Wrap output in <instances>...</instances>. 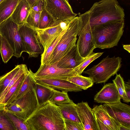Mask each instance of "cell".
<instances>
[{
  "label": "cell",
  "instance_id": "8d00e7d4",
  "mask_svg": "<svg viewBox=\"0 0 130 130\" xmlns=\"http://www.w3.org/2000/svg\"><path fill=\"white\" fill-rule=\"evenodd\" d=\"M31 10L41 12L45 8L44 0H27Z\"/></svg>",
  "mask_w": 130,
  "mask_h": 130
},
{
  "label": "cell",
  "instance_id": "7bdbcfd3",
  "mask_svg": "<svg viewBox=\"0 0 130 130\" xmlns=\"http://www.w3.org/2000/svg\"><path fill=\"white\" fill-rule=\"evenodd\" d=\"M2 40V35L0 33V49L1 48Z\"/></svg>",
  "mask_w": 130,
  "mask_h": 130
},
{
  "label": "cell",
  "instance_id": "6da1fadb",
  "mask_svg": "<svg viewBox=\"0 0 130 130\" xmlns=\"http://www.w3.org/2000/svg\"><path fill=\"white\" fill-rule=\"evenodd\" d=\"M24 122L29 130H66L59 108L49 101L39 106Z\"/></svg>",
  "mask_w": 130,
  "mask_h": 130
},
{
  "label": "cell",
  "instance_id": "f1b7e54d",
  "mask_svg": "<svg viewBox=\"0 0 130 130\" xmlns=\"http://www.w3.org/2000/svg\"><path fill=\"white\" fill-rule=\"evenodd\" d=\"M103 53V52L95 53L93 52L85 58L79 65L73 69L75 76L81 75L84 70L90 63L100 57Z\"/></svg>",
  "mask_w": 130,
  "mask_h": 130
},
{
  "label": "cell",
  "instance_id": "8fae6325",
  "mask_svg": "<svg viewBox=\"0 0 130 130\" xmlns=\"http://www.w3.org/2000/svg\"><path fill=\"white\" fill-rule=\"evenodd\" d=\"M73 19L64 21L58 20L52 26L44 29H35L44 51L47 49L52 42L60 33L67 29Z\"/></svg>",
  "mask_w": 130,
  "mask_h": 130
},
{
  "label": "cell",
  "instance_id": "603a6c76",
  "mask_svg": "<svg viewBox=\"0 0 130 130\" xmlns=\"http://www.w3.org/2000/svg\"><path fill=\"white\" fill-rule=\"evenodd\" d=\"M19 0H4L0 4V25L11 17Z\"/></svg>",
  "mask_w": 130,
  "mask_h": 130
},
{
  "label": "cell",
  "instance_id": "9c48e42d",
  "mask_svg": "<svg viewBox=\"0 0 130 130\" xmlns=\"http://www.w3.org/2000/svg\"><path fill=\"white\" fill-rule=\"evenodd\" d=\"M18 32L25 44L29 58L37 57L42 54L44 49L35 29L25 24L19 26Z\"/></svg>",
  "mask_w": 130,
  "mask_h": 130
},
{
  "label": "cell",
  "instance_id": "d590c367",
  "mask_svg": "<svg viewBox=\"0 0 130 130\" xmlns=\"http://www.w3.org/2000/svg\"><path fill=\"white\" fill-rule=\"evenodd\" d=\"M5 113L12 122L16 130H29L24 121L6 111Z\"/></svg>",
  "mask_w": 130,
  "mask_h": 130
},
{
  "label": "cell",
  "instance_id": "44dd1931",
  "mask_svg": "<svg viewBox=\"0 0 130 130\" xmlns=\"http://www.w3.org/2000/svg\"><path fill=\"white\" fill-rule=\"evenodd\" d=\"M76 104L73 101L71 103L57 105L64 119L79 123L81 122L77 111Z\"/></svg>",
  "mask_w": 130,
  "mask_h": 130
},
{
  "label": "cell",
  "instance_id": "5bb4252c",
  "mask_svg": "<svg viewBox=\"0 0 130 130\" xmlns=\"http://www.w3.org/2000/svg\"><path fill=\"white\" fill-rule=\"evenodd\" d=\"M76 108L85 130H99L92 109L87 103L82 102L78 103L76 104Z\"/></svg>",
  "mask_w": 130,
  "mask_h": 130
},
{
  "label": "cell",
  "instance_id": "277c9868",
  "mask_svg": "<svg viewBox=\"0 0 130 130\" xmlns=\"http://www.w3.org/2000/svg\"><path fill=\"white\" fill-rule=\"evenodd\" d=\"M79 24L78 17L72 20L46 64L55 65L76 45Z\"/></svg>",
  "mask_w": 130,
  "mask_h": 130
},
{
  "label": "cell",
  "instance_id": "ac0fdd59",
  "mask_svg": "<svg viewBox=\"0 0 130 130\" xmlns=\"http://www.w3.org/2000/svg\"><path fill=\"white\" fill-rule=\"evenodd\" d=\"M31 11L27 0H19L11 18L12 21L18 26L23 25L26 22Z\"/></svg>",
  "mask_w": 130,
  "mask_h": 130
},
{
  "label": "cell",
  "instance_id": "d4e9b609",
  "mask_svg": "<svg viewBox=\"0 0 130 130\" xmlns=\"http://www.w3.org/2000/svg\"><path fill=\"white\" fill-rule=\"evenodd\" d=\"M66 80L78 86L84 90H87L92 87L94 84L89 77L84 76L81 75H78L70 77Z\"/></svg>",
  "mask_w": 130,
  "mask_h": 130
},
{
  "label": "cell",
  "instance_id": "5b68a950",
  "mask_svg": "<svg viewBox=\"0 0 130 130\" xmlns=\"http://www.w3.org/2000/svg\"><path fill=\"white\" fill-rule=\"evenodd\" d=\"M121 62L122 59L119 57L110 58L108 56L98 64L83 73L88 74L94 83H105L119 71Z\"/></svg>",
  "mask_w": 130,
  "mask_h": 130
},
{
  "label": "cell",
  "instance_id": "52a82bcc",
  "mask_svg": "<svg viewBox=\"0 0 130 130\" xmlns=\"http://www.w3.org/2000/svg\"><path fill=\"white\" fill-rule=\"evenodd\" d=\"M79 28L77 36L78 37L76 45L80 56L85 59L93 52L95 48L92 36L89 22L88 10L79 14Z\"/></svg>",
  "mask_w": 130,
  "mask_h": 130
},
{
  "label": "cell",
  "instance_id": "2e32d148",
  "mask_svg": "<svg viewBox=\"0 0 130 130\" xmlns=\"http://www.w3.org/2000/svg\"><path fill=\"white\" fill-rule=\"evenodd\" d=\"M35 78L37 83L54 90H61L67 92H77L82 90V89L78 86L66 80Z\"/></svg>",
  "mask_w": 130,
  "mask_h": 130
},
{
  "label": "cell",
  "instance_id": "7c38bea8",
  "mask_svg": "<svg viewBox=\"0 0 130 130\" xmlns=\"http://www.w3.org/2000/svg\"><path fill=\"white\" fill-rule=\"evenodd\" d=\"M35 78L39 79H58L66 80L75 75L73 69H65L56 65L45 64L41 65L37 71L34 73Z\"/></svg>",
  "mask_w": 130,
  "mask_h": 130
},
{
  "label": "cell",
  "instance_id": "ba28073f",
  "mask_svg": "<svg viewBox=\"0 0 130 130\" xmlns=\"http://www.w3.org/2000/svg\"><path fill=\"white\" fill-rule=\"evenodd\" d=\"M19 26L13 22L11 17L0 25V33L12 48L13 56L17 58L26 52L25 46L18 32Z\"/></svg>",
  "mask_w": 130,
  "mask_h": 130
},
{
  "label": "cell",
  "instance_id": "e0dca14e",
  "mask_svg": "<svg viewBox=\"0 0 130 130\" xmlns=\"http://www.w3.org/2000/svg\"><path fill=\"white\" fill-rule=\"evenodd\" d=\"M84 59L80 55L76 45L55 65L60 68L73 69L79 65Z\"/></svg>",
  "mask_w": 130,
  "mask_h": 130
},
{
  "label": "cell",
  "instance_id": "ee69618b",
  "mask_svg": "<svg viewBox=\"0 0 130 130\" xmlns=\"http://www.w3.org/2000/svg\"><path fill=\"white\" fill-rule=\"evenodd\" d=\"M97 123L98 124V126L99 127V130H103V129L102 128L101 126L100 125V124H99L98 123Z\"/></svg>",
  "mask_w": 130,
  "mask_h": 130
},
{
  "label": "cell",
  "instance_id": "9a60e30c",
  "mask_svg": "<svg viewBox=\"0 0 130 130\" xmlns=\"http://www.w3.org/2000/svg\"><path fill=\"white\" fill-rule=\"evenodd\" d=\"M121 98L115 84L108 83L105 85L95 96L94 101L98 103L110 104L120 102Z\"/></svg>",
  "mask_w": 130,
  "mask_h": 130
},
{
  "label": "cell",
  "instance_id": "b9f144b4",
  "mask_svg": "<svg viewBox=\"0 0 130 130\" xmlns=\"http://www.w3.org/2000/svg\"><path fill=\"white\" fill-rule=\"evenodd\" d=\"M120 130H130V128L120 125Z\"/></svg>",
  "mask_w": 130,
  "mask_h": 130
},
{
  "label": "cell",
  "instance_id": "4dcf8cb0",
  "mask_svg": "<svg viewBox=\"0 0 130 130\" xmlns=\"http://www.w3.org/2000/svg\"><path fill=\"white\" fill-rule=\"evenodd\" d=\"M0 52L3 62L7 63L13 56V51L6 39L2 35Z\"/></svg>",
  "mask_w": 130,
  "mask_h": 130
},
{
  "label": "cell",
  "instance_id": "ffe728a7",
  "mask_svg": "<svg viewBox=\"0 0 130 130\" xmlns=\"http://www.w3.org/2000/svg\"><path fill=\"white\" fill-rule=\"evenodd\" d=\"M28 70L27 68L6 94L0 104V110H4L6 106L14 100L25 79Z\"/></svg>",
  "mask_w": 130,
  "mask_h": 130
},
{
  "label": "cell",
  "instance_id": "1f68e13d",
  "mask_svg": "<svg viewBox=\"0 0 130 130\" xmlns=\"http://www.w3.org/2000/svg\"><path fill=\"white\" fill-rule=\"evenodd\" d=\"M119 92L121 99L123 101L126 103L127 98L125 91L124 82L122 77L120 74H117L115 78L113 80Z\"/></svg>",
  "mask_w": 130,
  "mask_h": 130
},
{
  "label": "cell",
  "instance_id": "ab89813d",
  "mask_svg": "<svg viewBox=\"0 0 130 130\" xmlns=\"http://www.w3.org/2000/svg\"><path fill=\"white\" fill-rule=\"evenodd\" d=\"M96 119L97 122L101 126L103 130H111L99 120Z\"/></svg>",
  "mask_w": 130,
  "mask_h": 130
},
{
  "label": "cell",
  "instance_id": "d6a6232c",
  "mask_svg": "<svg viewBox=\"0 0 130 130\" xmlns=\"http://www.w3.org/2000/svg\"><path fill=\"white\" fill-rule=\"evenodd\" d=\"M0 130H16L4 110H0Z\"/></svg>",
  "mask_w": 130,
  "mask_h": 130
},
{
  "label": "cell",
  "instance_id": "f35d334b",
  "mask_svg": "<svg viewBox=\"0 0 130 130\" xmlns=\"http://www.w3.org/2000/svg\"><path fill=\"white\" fill-rule=\"evenodd\" d=\"M125 91L126 96L127 103H128L130 101V82H128L124 84Z\"/></svg>",
  "mask_w": 130,
  "mask_h": 130
},
{
  "label": "cell",
  "instance_id": "8992f818",
  "mask_svg": "<svg viewBox=\"0 0 130 130\" xmlns=\"http://www.w3.org/2000/svg\"><path fill=\"white\" fill-rule=\"evenodd\" d=\"M35 88L14 100L6 106L4 110L22 120L25 121L39 106Z\"/></svg>",
  "mask_w": 130,
  "mask_h": 130
},
{
  "label": "cell",
  "instance_id": "30bf717a",
  "mask_svg": "<svg viewBox=\"0 0 130 130\" xmlns=\"http://www.w3.org/2000/svg\"><path fill=\"white\" fill-rule=\"evenodd\" d=\"M45 8L56 20L64 21L75 18L68 0H44Z\"/></svg>",
  "mask_w": 130,
  "mask_h": 130
},
{
  "label": "cell",
  "instance_id": "f6af8a7d",
  "mask_svg": "<svg viewBox=\"0 0 130 130\" xmlns=\"http://www.w3.org/2000/svg\"><path fill=\"white\" fill-rule=\"evenodd\" d=\"M4 0H0V4Z\"/></svg>",
  "mask_w": 130,
  "mask_h": 130
},
{
  "label": "cell",
  "instance_id": "484cf974",
  "mask_svg": "<svg viewBox=\"0 0 130 130\" xmlns=\"http://www.w3.org/2000/svg\"><path fill=\"white\" fill-rule=\"evenodd\" d=\"M67 29L60 33L52 42L47 49L44 51L43 53L41 54V65L46 63L56 46L66 32Z\"/></svg>",
  "mask_w": 130,
  "mask_h": 130
},
{
  "label": "cell",
  "instance_id": "f546056e",
  "mask_svg": "<svg viewBox=\"0 0 130 130\" xmlns=\"http://www.w3.org/2000/svg\"><path fill=\"white\" fill-rule=\"evenodd\" d=\"M53 94L49 100L57 105L69 103L73 101L69 98L67 92L54 90Z\"/></svg>",
  "mask_w": 130,
  "mask_h": 130
},
{
  "label": "cell",
  "instance_id": "7402d4cb",
  "mask_svg": "<svg viewBox=\"0 0 130 130\" xmlns=\"http://www.w3.org/2000/svg\"><path fill=\"white\" fill-rule=\"evenodd\" d=\"M36 83L34 73L30 69L29 70H28L25 79L14 100L19 98L28 92L35 88Z\"/></svg>",
  "mask_w": 130,
  "mask_h": 130
},
{
  "label": "cell",
  "instance_id": "83f0119b",
  "mask_svg": "<svg viewBox=\"0 0 130 130\" xmlns=\"http://www.w3.org/2000/svg\"><path fill=\"white\" fill-rule=\"evenodd\" d=\"M58 20L44 8L41 12L38 29H43L47 28L52 25Z\"/></svg>",
  "mask_w": 130,
  "mask_h": 130
},
{
  "label": "cell",
  "instance_id": "d6986e66",
  "mask_svg": "<svg viewBox=\"0 0 130 130\" xmlns=\"http://www.w3.org/2000/svg\"><path fill=\"white\" fill-rule=\"evenodd\" d=\"M92 110L95 119L110 129L120 130V124L109 115L103 105H96L92 109Z\"/></svg>",
  "mask_w": 130,
  "mask_h": 130
},
{
  "label": "cell",
  "instance_id": "4316f807",
  "mask_svg": "<svg viewBox=\"0 0 130 130\" xmlns=\"http://www.w3.org/2000/svg\"><path fill=\"white\" fill-rule=\"evenodd\" d=\"M22 64L18 65L12 70L0 77V94L6 88L18 73Z\"/></svg>",
  "mask_w": 130,
  "mask_h": 130
},
{
  "label": "cell",
  "instance_id": "74e56055",
  "mask_svg": "<svg viewBox=\"0 0 130 130\" xmlns=\"http://www.w3.org/2000/svg\"><path fill=\"white\" fill-rule=\"evenodd\" d=\"M66 130H85L82 123L64 119Z\"/></svg>",
  "mask_w": 130,
  "mask_h": 130
},
{
  "label": "cell",
  "instance_id": "7a4b0ae2",
  "mask_svg": "<svg viewBox=\"0 0 130 130\" xmlns=\"http://www.w3.org/2000/svg\"><path fill=\"white\" fill-rule=\"evenodd\" d=\"M124 20L109 22L91 27L95 48H109L117 45L124 31Z\"/></svg>",
  "mask_w": 130,
  "mask_h": 130
},
{
  "label": "cell",
  "instance_id": "60d3db41",
  "mask_svg": "<svg viewBox=\"0 0 130 130\" xmlns=\"http://www.w3.org/2000/svg\"><path fill=\"white\" fill-rule=\"evenodd\" d=\"M123 46L124 49L126 50L129 53H130V45H123Z\"/></svg>",
  "mask_w": 130,
  "mask_h": 130
},
{
  "label": "cell",
  "instance_id": "836d02e7",
  "mask_svg": "<svg viewBox=\"0 0 130 130\" xmlns=\"http://www.w3.org/2000/svg\"><path fill=\"white\" fill-rule=\"evenodd\" d=\"M41 12L31 10L27 19L25 25L34 29L38 28Z\"/></svg>",
  "mask_w": 130,
  "mask_h": 130
},
{
  "label": "cell",
  "instance_id": "3957f363",
  "mask_svg": "<svg viewBox=\"0 0 130 130\" xmlns=\"http://www.w3.org/2000/svg\"><path fill=\"white\" fill-rule=\"evenodd\" d=\"M88 11L91 28L109 22L123 20L125 18L124 10L116 0H102L96 2Z\"/></svg>",
  "mask_w": 130,
  "mask_h": 130
},
{
  "label": "cell",
  "instance_id": "4fadbf2b",
  "mask_svg": "<svg viewBox=\"0 0 130 130\" xmlns=\"http://www.w3.org/2000/svg\"><path fill=\"white\" fill-rule=\"evenodd\" d=\"M109 115L121 125L130 128V106L121 101L103 105Z\"/></svg>",
  "mask_w": 130,
  "mask_h": 130
},
{
  "label": "cell",
  "instance_id": "e575fe53",
  "mask_svg": "<svg viewBox=\"0 0 130 130\" xmlns=\"http://www.w3.org/2000/svg\"><path fill=\"white\" fill-rule=\"evenodd\" d=\"M27 68V67L26 65L22 64V66L17 74L5 89L0 94V104L9 90L13 86L21 76Z\"/></svg>",
  "mask_w": 130,
  "mask_h": 130
},
{
  "label": "cell",
  "instance_id": "cb8c5ba5",
  "mask_svg": "<svg viewBox=\"0 0 130 130\" xmlns=\"http://www.w3.org/2000/svg\"><path fill=\"white\" fill-rule=\"evenodd\" d=\"M54 90L36 82L35 90L39 106L50 100L53 94Z\"/></svg>",
  "mask_w": 130,
  "mask_h": 130
}]
</instances>
